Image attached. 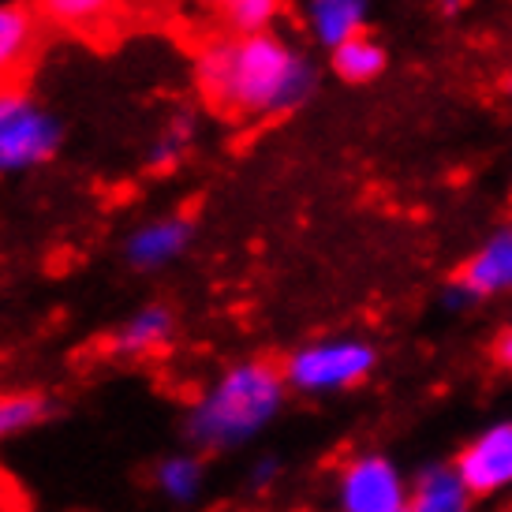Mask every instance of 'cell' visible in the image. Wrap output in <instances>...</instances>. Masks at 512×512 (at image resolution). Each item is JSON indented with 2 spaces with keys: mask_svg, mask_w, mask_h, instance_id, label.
Masks as SVG:
<instances>
[{
  "mask_svg": "<svg viewBox=\"0 0 512 512\" xmlns=\"http://www.w3.org/2000/svg\"><path fill=\"white\" fill-rule=\"evenodd\" d=\"M412 475L385 453H356L337 471V512H408Z\"/></svg>",
  "mask_w": 512,
  "mask_h": 512,
  "instance_id": "cell-4",
  "label": "cell"
},
{
  "mask_svg": "<svg viewBox=\"0 0 512 512\" xmlns=\"http://www.w3.org/2000/svg\"><path fill=\"white\" fill-rule=\"evenodd\" d=\"M157 479H161V486L169 490L172 498L187 501L195 490H199L202 468H199V460H191V456H176V460H169V464H161Z\"/></svg>",
  "mask_w": 512,
  "mask_h": 512,
  "instance_id": "cell-16",
  "label": "cell"
},
{
  "mask_svg": "<svg viewBox=\"0 0 512 512\" xmlns=\"http://www.w3.org/2000/svg\"><path fill=\"white\" fill-rule=\"evenodd\" d=\"M311 23L314 34L337 49L348 38H356L359 27H363V0H314Z\"/></svg>",
  "mask_w": 512,
  "mask_h": 512,
  "instance_id": "cell-13",
  "label": "cell"
},
{
  "mask_svg": "<svg viewBox=\"0 0 512 512\" xmlns=\"http://www.w3.org/2000/svg\"><path fill=\"white\" fill-rule=\"evenodd\" d=\"M187 236H191V228L184 221H157V225L135 232V240L128 243V255L135 266H161L184 247Z\"/></svg>",
  "mask_w": 512,
  "mask_h": 512,
  "instance_id": "cell-12",
  "label": "cell"
},
{
  "mask_svg": "<svg viewBox=\"0 0 512 512\" xmlns=\"http://www.w3.org/2000/svg\"><path fill=\"white\" fill-rule=\"evenodd\" d=\"M116 8L120 0H34V12L42 15V23L75 30V34H101Z\"/></svg>",
  "mask_w": 512,
  "mask_h": 512,
  "instance_id": "cell-10",
  "label": "cell"
},
{
  "mask_svg": "<svg viewBox=\"0 0 512 512\" xmlns=\"http://www.w3.org/2000/svg\"><path fill=\"white\" fill-rule=\"evenodd\" d=\"M42 49V15L30 4H0V94L23 90Z\"/></svg>",
  "mask_w": 512,
  "mask_h": 512,
  "instance_id": "cell-7",
  "label": "cell"
},
{
  "mask_svg": "<svg viewBox=\"0 0 512 512\" xmlns=\"http://www.w3.org/2000/svg\"><path fill=\"white\" fill-rule=\"evenodd\" d=\"M57 143V124L38 109H30L23 90L0 94V172L45 161L57 150Z\"/></svg>",
  "mask_w": 512,
  "mask_h": 512,
  "instance_id": "cell-6",
  "label": "cell"
},
{
  "mask_svg": "<svg viewBox=\"0 0 512 512\" xmlns=\"http://www.w3.org/2000/svg\"><path fill=\"white\" fill-rule=\"evenodd\" d=\"M285 393H288V382L281 367H273L266 359L236 363L195 404L187 434L202 449H232V445H243V441L258 438L277 419V412L285 408Z\"/></svg>",
  "mask_w": 512,
  "mask_h": 512,
  "instance_id": "cell-2",
  "label": "cell"
},
{
  "mask_svg": "<svg viewBox=\"0 0 512 512\" xmlns=\"http://www.w3.org/2000/svg\"><path fill=\"white\" fill-rule=\"evenodd\" d=\"M49 415V400L38 393H15V397H0V438L19 434V430L42 423Z\"/></svg>",
  "mask_w": 512,
  "mask_h": 512,
  "instance_id": "cell-15",
  "label": "cell"
},
{
  "mask_svg": "<svg viewBox=\"0 0 512 512\" xmlns=\"http://www.w3.org/2000/svg\"><path fill=\"white\" fill-rule=\"evenodd\" d=\"M277 8H281V0H232L225 15L240 34H262V27L277 15Z\"/></svg>",
  "mask_w": 512,
  "mask_h": 512,
  "instance_id": "cell-17",
  "label": "cell"
},
{
  "mask_svg": "<svg viewBox=\"0 0 512 512\" xmlns=\"http://www.w3.org/2000/svg\"><path fill=\"white\" fill-rule=\"evenodd\" d=\"M453 468L468 483L475 498H501L512 490V419H498L471 434L460 453L453 456Z\"/></svg>",
  "mask_w": 512,
  "mask_h": 512,
  "instance_id": "cell-5",
  "label": "cell"
},
{
  "mask_svg": "<svg viewBox=\"0 0 512 512\" xmlns=\"http://www.w3.org/2000/svg\"><path fill=\"white\" fill-rule=\"evenodd\" d=\"M494 359H498V367L512 370V322L498 333V341H494Z\"/></svg>",
  "mask_w": 512,
  "mask_h": 512,
  "instance_id": "cell-18",
  "label": "cell"
},
{
  "mask_svg": "<svg viewBox=\"0 0 512 512\" xmlns=\"http://www.w3.org/2000/svg\"><path fill=\"white\" fill-rule=\"evenodd\" d=\"M378 367V348L370 341L356 337H333V341H314L296 348L285 359V382L296 393H311V397H329V393H344L356 389L374 374Z\"/></svg>",
  "mask_w": 512,
  "mask_h": 512,
  "instance_id": "cell-3",
  "label": "cell"
},
{
  "mask_svg": "<svg viewBox=\"0 0 512 512\" xmlns=\"http://www.w3.org/2000/svg\"><path fill=\"white\" fill-rule=\"evenodd\" d=\"M199 86L217 113L266 116L299 105L311 94L314 75L273 34H240L202 53Z\"/></svg>",
  "mask_w": 512,
  "mask_h": 512,
  "instance_id": "cell-1",
  "label": "cell"
},
{
  "mask_svg": "<svg viewBox=\"0 0 512 512\" xmlns=\"http://www.w3.org/2000/svg\"><path fill=\"white\" fill-rule=\"evenodd\" d=\"M475 494L449 460H434L412 475L408 512H475Z\"/></svg>",
  "mask_w": 512,
  "mask_h": 512,
  "instance_id": "cell-9",
  "label": "cell"
},
{
  "mask_svg": "<svg viewBox=\"0 0 512 512\" xmlns=\"http://www.w3.org/2000/svg\"><path fill=\"white\" fill-rule=\"evenodd\" d=\"M172 337V314L165 307H146L143 314H135L128 326L116 333L113 348L120 356H154L161 352Z\"/></svg>",
  "mask_w": 512,
  "mask_h": 512,
  "instance_id": "cell-11",
  "label": "cell"
},
{
  "mask_svg": "<svg viewBox=\"0 0 512 512\" xmlns=\"http://www.w3.org/2000/svg\"><path fill=\"white\" fill-rule=\"evenodd\" d=\"M385 68V49L378 42H370L363 34L348 38L344 45L333 49V72L341 75L344 83H370L378 79Z\"/></svg>",
  "mask_w": 512,
  "mask_h": 512,
  "instance_id": "cell-14",
  "label": "cell"
},
{
  "mask_svg": "<svg viewBox=\"0 0 512 512\" xmlns=\"http://www.w3.org/2000/svg\"><path fill=\"white\" fill-rule=\"evenodd\" d=\"M501 292H512V228L494 232L456 273L460 299H494Z\"/></svg>",
  "mask_w": 512,
  "mask_h": 512,
  "instance_id": "cell-8",
  "label": "cell"
},
{
  "mask_svg": "<svg viewBox=\"0 0 512 512\" xmlns=\"http://www.w3.org/2000/svg\"><path fill=\"white\" fill-rule=\"evenodd\" d=\"M210 4H217V8H228V4H232V0H210Z\"/></svg>",
  "mask_w": 512,
  "mask_h": 512,
  "instance_id": "cell-19",
  "label": "cell"
}]
</instances>
